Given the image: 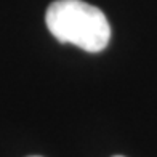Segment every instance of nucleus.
Masks as SVG:
<instances>
[{
  "mask_svg": "<svg viewBox=\"0 0 157 157\" xmlns=\"http://www.w3.org/2000/svg\"><path fill=\"white\" fill-rule=\"evenodd\" d=\"M45 23L61 44H71L88 53H99L111 40L106 15L82 0H56L47 8Z\"/></svg>",
  "mask_w": 157,
  "mask_h": 157,
  "instance_id": "f257e3e1",
  "label": "nucleus"
},
{
  "mask_svg": "<svg viewBox=\"0 0 157 157\" xmlns=\"http://www.w3.org/2000/svg\"><path fill=\"white\" fill-rule=\"evenodd\" d=\"M114 157H124V155H114Z\"/></svg>",
  "mask_w": 157,
  "mask_h": 157,
  "instance_id": "f03ea898",
  "label": "nucleus"
},
{
  "mask_svg": "<svg viewBox=\"0 0 157 157\" xmlns=\"http://www.w3.org/2000/svg\"><path fill=\"white\" fill-rule=\"evenodd\" d=\"M31 157H39V155H31Z\"/></svg>",
  "mask_w": 157,
  "mask_h": 157,
  "instance_id": "7ed1b4c3",
  "label": "nucleus"
}]
</instances>
